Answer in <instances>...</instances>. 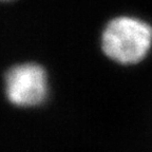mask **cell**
Masks as SVG:
<instances>
[{"mask_svg":"<svg viewBox=\"0 0 152 152\" xmlns=\"http://www.w3.org/2000/svg\"><path fill=\"white\" fill-rule=\"evenodd\" d=\"M104 54L124 64L145 58L152 45V26L140 19L121 16L112 19L102 37Z\"/></svg>","mask_w":152,"mask_h":152,"instance_id":"6da1fadb","label":"cell"},{"mask_svg":"<svg viewBox=\"0 0 152 152\" xmlns=\"http://www.w3.org/2000/svg\"><path fill=\"white\" fill-rule=\"evenodd\" d=\"M5 92L9 100L19 107H32L45 100L48 94L47 74L35 64H19L5 75Z\"/></svg>","mask_w":152,"mask_h":152,"instance_id":"7a4b0ae2","label":"cell"},{"mask_svg":"<svg viewBox=\"0 0 152 152\" xmlns=\"http://www.w3.org/2000/svg\"><path fill=\"white\" fill-rule=\"evenodd\" d=\"M2 1H12V0H2Z\"/></svg>","mask_w":152,"mask_h":152,"instance_id":"3957f363","label":"cell"}]
</instances>
